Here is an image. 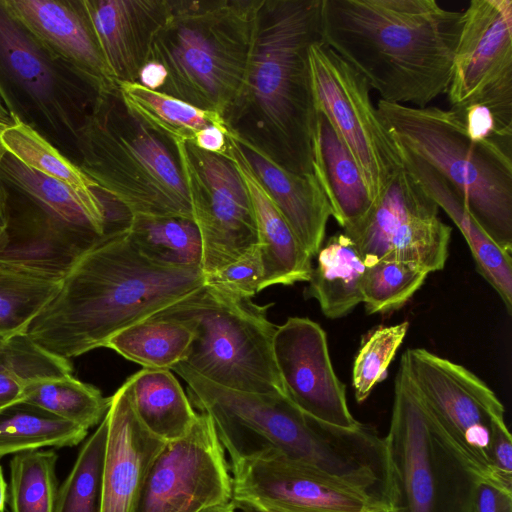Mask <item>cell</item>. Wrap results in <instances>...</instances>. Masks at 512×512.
<instances>
[{"mask_svg":"<svg viewBox=\"0 0 512 512\" xmlns=\"http://www.w3.org/2000/svg\"><path fill=\"white\" fill-rule=\"evenodd\" d=\"M222 155L229 158L238 170L254 210L263 266L260 291L273 285L308 282L313 269L312 257L265 190L237 141L229 134Z\"/></svg>","mask_w":512,"mask_h":512,"instance_id":"23","label":"cell"},{"mask_svg":"<svg viewBox=\"0 0 512 512\" xmlns=\"http://www.w3.org/2000/svg\"><path fill=\"white\" fill-rule=\"evenodd\" d=\"M239 512H369L389 508L372 494L275 451L229 462Z\"/></svg>","mask_w":512,"mask_h":512,"instance_id":"17","label":"cell"},{"mask_svg":"<svg viewBox=\"0 0 512 512\" xmlns=\"http://www.w3.org/2000/svg\"><path fill=\"white\" fill-rule=\"evenodd\" d=\"M376 108L395 143L437 170L486 234L511 254L512 141L472 138L453 109L383 100Z\"/></svg>","mask_w":512,"mask_h":512,"instance_id":"7","label":"cell"},{"mask_svg":"<svg viewBox=\"0 0 512 512\" xmlns=\"http://www.w3.org/2000/svg\"><path fill=\"white\" fill-rule=\"evenodd\" d=\"M87 433L77 424L20 401L0 410V458L43 447L75 446Z\"/></svg>","mask_w":512,"mask_h":512,"instance_id":"33","label":"cell"},{"mask_svg":"<svg viewBox=\"0 0 512 512\" xmlns=\"http://www.w3.org/2000/svg\"><path fill=\"white\" fill-rule=\"evenodd\" d=\"M366 264L353 241L337 233L317 253L307 297L315 298L330 319L349 314L363 301L362 283Z\"/></svg>","mask_w":512,"mask_h":512,"instance_id":"28","label":"cell"},{"mask_svg":"<svg viewBox=\"0 0 512 512\" xmlns=\"http://www.w3.org/2000/svg\"><path fill=\"white\" fill-rule=\"evenodd\" d=\"M343 233L366 265L399 260L431 273L445 266L452 228L440 219L437 203L404 168L389 181L367 215Z\"/></svg>","mask_w":512,"mask_h":512,"instance_id":"16","label":"cell"},{"mask_svg":"<svg viewBox=\"0 0 512 512\" xmlns=\"http://www.w3.org/2000/svg\"><path fill=\"white\" fill-rule=\"evenodd\" d=\"M462 12L435 0H322V41L388 103L426 107L447 92Z\"/></svg>","mask_w":512,"mask_h":512,"instance_id":"2","label":"cell"},{"mask_svg":"<svg viewBox=\"0 0 512 512\" xmlns=\"http://www.w3.org/2000/svg\"><path fill=\"white\" fill-rule=\"evenodd\" d=\"M262 276V259L257 245L236 261L204 276V284L235 296L252 298L261 292Z\"/></svg>","mask_w":512,"mask_h":512,"instance_id":"41","label":"cell"},{"mask_svg":"<svg viewBox=\"0 0 512 512\" xmlns=\"http://www.w3.org/2000/svg\"><path fill=\"white\" fill-rule=\"evenodd\" d=\"M10 12L52 51L107 89L118 88L99 46L84 0H3Z\"/></svg>","mask_w":512,"mask_h":512,"instance_id":"22","label":"cell"},{"mask_svg":"<svg viewBox=\"0 0 512 512\" xmlns=\"http://www.w3.org/2000/svg\"><path fill=\"white\" fill-rule=\"evenodd\" d=\"M22 401L89 430L102 421L111 397L69 374L28 383Z\"/></svg>","mask_w":512,"mask_h":512,"instance_id":"35","label":"cell"},{"mask_svg":"<svg viewBox=\"0 0 512 512\" xmlns=\"http://www.w3.org/2000/svg\"><path fill=\"white\" fill-rule=\"evenodd\" d=\"M260 4L170 0L150 55L167 71L160 92L223 118L247 75Z\"/></svg>","mask_w":512,"mask_h":512,"instance_id":"5","label":"cell"},{"mask_svg":"<svg viewBox=\"0 0 512 512\" xmlns=\"http://www.w3.org/2000/svg\"><path fill=\"white\" fill-rule=\"evenodd\" d=\"M275 363L289 400L307 416L327 425L355 429L345 385L337 377L326 333L316 322L290 317L273 338Z\"/></svg>","mask_w":512,"mask_h":512,"instance_id":"19","label":"cell"},{"mask_svg":"<svg viewBox=\"0 0 512 512\" xmlns=\"http://www.w3.org/2000/svg\"><path fill=\"white\" fill-rule=\"evenodd\" d=\"M235 140L303 248L316 256L331 209L315 175L290 172L250 144Z\"/></svg>","mask_w":512,"mask_h":512,"instance_id":"24","label":"cell"},{"mask_svg":"<svg viewBox=\"0 0 512 512\" xmlns=\"http://www.w3.org/2000/svg\"><path fill=\"white\" fill-rule=\"evenodd\" d=\"M1 410V409H0Z\"/></svg>","mask_w":512,"mask_h":512,"instance_id":"51","label":"cell"},{"mask_svg":"<svg viewBox=\"0 0 512 512\" xmlns=\"http://www.w3.org/2000/svg\"><path fill=\"white\" fill-rule=\"evenodd\" d=\"M167 79L165 67L153 60L148 61L140 70L138 83L144 87L160 91Z\"/></svg>","mask_w":512,"mask_h":512,"instance_id":"45","label":"cell"},{"mask_svg":"<svg viewBox=\"0 0 512 512\" xmlns=\"http://www.w3.org/2000/svg\"><path fill=\"white\" fill-rule=\"evenodd\" d=\"M106 436L105 415L58 488L54 512H100Z\"/></svg>","mask_w":512,"mask_h":512,"instance_id":"37","label":"cell"},{"mask_svg":"<svg viewBox=\"0 0 512 512\" xmlns=\"http://www.w3.org/2000/svg\"><path fill=\"white\" fill-rule=\"evenodd\" d=\"M9 154L25 165L66 184L94 212L109 216L95 183L71 160L29 126L14 119L0 136Z\"/></svg>","mask_w":512,"mask_h":512,"instance_id":"30","label":"cell"},{"mask_svg":"<svg viewBox=\"0 0 512 512\" xmlns=\"http://www.w3.org/2000/svg\"><path fill=\"white\" fill-rule=\"evenodd\" d=\"M398 372L455 449L476 472L492 479L494 428L505 421L496 394L464 366L423 348L406 350Z\"/></svg>","mask_w":512,"mask_h":512,"instance_id":"12","label":"cell"},{"mask_svg":"<svg viewBox=\"0 0 512 512\" xmlns=\"http://www.w3.org/2000/svg\"><path fill=\"white\" fill-rule=\"evenodd\" d=\"M226 452L211 418L198 412L190 431L155 461L136 512H202L232 498Z\"/></svg>","mask_w":512,"mask_h":512,"instance_id":"18","label":"cell"},{"mask_svg":"<svg viewBox=\"0 0 512 512\" xmlns=\"http://www.w3.org/2000/svg\"><path fill=\"white\" fill-rule=\"evenodd\" d=\"M129 237L148 260L163 266L202 270L203 246L193 219L182 217L129 218Z\"/></svg>","mask_w":512,"mask_h":512,"instance_id":"31","label":"cell"},{"mask_svg":"<svg viewBox=\"0 0 512 512\" xmlns=\"http://www.w3.org/2000/svg\"><path fill=\"white\" fill-rule=\"evenodd\" d=\"M227 134V129L210 125L199 130L191 143L206 152L222 155L227 146Z\"/></svg>","mask_w":512,"mask_h":512,"instance_id":"43","label":"cell"},{"mask_svg":"<svg viewBox=\"0 0 512 512\" xmlns=\"http://www.w3.org/2000/svg\"><path fill=\"white\" fill-rule=\"evenodd\" d=\"M429 272L399 260H380L366 265L362 296L368 314L402 308L424 284Z\"/></svg>","mask_w":512,"mask_h":512,"instance_id":"38","label":"cell"},{"mask_svg":"<svg viewBox=\"0 0 512 512\" xmlns=\"http://www.w3.org/2000/svg\"><path fill=\"white\" fill-rule=\"evenodd\" d=\"M172 145L202 238V272L208 276L258 245L254 210L229 158L201 150L191 142Z\"/></svg>","mask_w":512,"mask_h":512,"instance_id":"14","label":"cell"},{"mask_svg":"<svg viewBox=\"0 0 512 512\" xmlns=\"http://www.w3.org/2000/svg\"><path fill=\"white\" fill-rule=\"evenodd\" d=\"M62 280L0 264V339L26 334Z\"/></svg>","mask_w":512,"mask_h":512,"instance_id":"34","label":"cell"},{"mask_svg":"<svg viewBox=\"0 0 512 512\" xmlns=\"http://www.w3.org/2000/svg\"><path fill=\"white\" fill-rule=\"evenodd\" d=\"M409 328L408 321L375 329L360 347L353 365L352 385L358 403L381 382Z\"/></svg>","mask_w":512,"mask_h":512,"instance_id":"39","label":"cell"},{"mask_svg":"<svg viewBox=\"0 0 512 512\" xmlns=\"http://www.w3.org/2000/svg\"><path fill=\"white\" fill-rule=\"evenodd\" d=\"M312 168L331 216L344 231L358 224L371 209L373 200L352 154L318 110L312 134Z\"/></svg>","mask_w":512,"mask_h":512,"instance_id":"26","label":"cell"},{"mask_svg":"<svg viewBox=\"0 0 512 512\" xmlns=\"http://www.w3.org/2000/svg\"><path fill=\"white\" fill-rule=\"evenodd\" d=\"M7 500V485L0 466V512H4Z\"/></svg>","mask_w":512,"mask_h":512,"instance_id":"47","label":"cell"},{"mask_svg":"<svg viewBox=\"0 0 512 512\" xmlns=\"http://www.w3.org/2000/svg\"><path fill=\"white\" fill-rule=\"evenodd\" d=\"M0 341H1V339H0Z\"/></svg>","mask_w":512,"mask_h":512,"instance_id":"50","label":"cell"},{"mask_svg":"<svg viewBox=\"0 0 512 512\" xmlns=\"http://www.w3.org/2000/svg\"><path fill=\"white\" fill-rule=\"evenodd\" d=\"M369 512H391L389 508H381V509H377V510H373V511H369Z\"/></svg>","mask_w":512,"mask_h":512,"instance_id":"49","label":"cell"},{"mask_svg":"<svg viewBox=\"0 0 512 512\" xmlns=\"http://www.w3.org/2000/svg\"><path fill=\"white\" fill-rule=\"evenodd\" d=\"M54 450L17 453L10 462L12 512H54L57 497Z\"/></svg>","mask_w":512,"mask_h":512,"instance_id":"36","label":"cell"},{"mask_svg":"<svg viewBox=\"0 0 512 512\" xmlns=\"http://www.w3.org/2000/svg\"><path fill=\"white\" fill-rule=\"evenodd\" d=\"M28 383L9 370L0 371V409L20 402Z\"/></svg>","mask_w":512,"mask_h":512,"instance_id":"44","label":"cell"},{"mask_svg":"<svg viewBox=\"0 0 512 512\" xmlns=\"http://www.w3.org/2000/svg\"><path fill=\"white\" fill-rule=\"evenodd\" d=\"M395 142V141H394ZM404 168L443 209L464 236L479 273L512 309V256L500 248L470 215L455 188L426 161L397 144Z\"/></svg>","mask_w":512,"mask_h":512,"instance_id":"25","label":"cell"},{"mask_svg":"<svg viewBox=\"0 0 512 512\" xmlns=\"http://www.w3.org/2000/svg\"><path fill=\"white\" fill-rule=\"evenodd\" d=\"M171 370L186 382L191 404L211 418L229 462L275 451L372 495L381 492L383 437L372 427H333L304 414L286 395L230 390L182 363Z\"/></svg>","mask_w":512,"mask_h":512,"instance_id":"4","label":"cell"},{"mask_svg":"<svg viewBox=\"0 0 512 512\" xmlns=\"http://www.w3.org/2000/svg\"><path fill=\"white\" fill-rule=\"evenodd\" d=\"M105 62L117 83L138 82L170 0H84Z\"/></svg>","mask_w":512,"mask_h":512,"instance_id":"21","label":"cell"},{"mask_svg":"<svg viewBox=\"0 0 512 512\" xmlns=\"http://www.w3.org/2000/svg\"><path fill=\"white\" fill-rule=\"evenodd\" d=\"M14 121V118L8 113L5 107L0 102V136L3 129ZM5 149L0 140V159ZM6 193L0 181V238L2 237L6 228V212H5Z\"/></svg>","mask_w":512,"mask_h":512,"instance_id":"46","label":"cell"},{"mask_svg":"<svg viewBox=\"0 0 512 512\" xmlns=\"http://www.w3.org/2000/svg\"><path fill=\"white\" fill-rule=\"evenodd\" d=\"M472 512H512V487L479 477L473 494Z\"/></svg>","mask_w":512,"mask_h":512,"instance_id":"42","label":"cell"},{"mask_svg":"<svg viewBox=\"0 0 512 512\" xmlns=\"http://www.w3.org/2000/svg\"><path fill=\"white\" fill-rule=\"evenodd\" d=\"M202 512H239V511L236 509V507L234 506L232 501H230L226 504L217 505V506L208 508L206 510H203Z\"/></svg>","mask_w":512,"mask_h":512,"instance_id":"48","label":"cell"},{"mask_svg":"<svg viewBox=\"0 0 512 512\" xmlns=\"http://www.w3.org/2000/svg\"><path fill=\"white\" fill-rule=\"evenodd\" d=\"M110 91L52 51L0 0V102L14 119L77 165V133L98 96Z\"/></svg>","mask_w":512,"mask_h":512,"instance_id":"8","label":"cell"},{"mask_svg":"<svg viewBox=\"0 0 512 512\" xmlns=\"http://www.w3.org/2000/svg\"><path fill=\"white\" fill-rule=\"evenodd\" d=\"M77 166L130 217L193 219L174 146L124 105L119 88L98 96L77 133Z\"/></svg>","mask_w":512,"mask_h":512,"instance_id":"6","label":"cell"},{"mask_svg":"<svg viewBox=\"0 0 512 512\" xmlns=\"http://www.w3.org/2000/svg\"><path fill=\"white\" fill-rule=\"evenodd\" d=\"M209 285L155 314L184 323L193 339L183 362L207 381L239 392L286 395L273 353L270 306Z\"/></svg>","mask_w":512,"mask_h":512,"instance_id":"9","label":"cell"},{"mask_svg":"<svg viewBox=\"0 0 512 512\" xmlns=\"http://www.w3.org/2000/svg\"><path fill=\"white\" fill-rule=\"evenodd\" d=\"M385 500L391 512H472L476 472L398 372L383 437Z\"/></svg>","mask_w":512,"mask_h":512,"instance_id":"11","label":"cell"},{"mask_svg":"<svg viewBox=\"0 0 512 512\" xmlns=\"http://www.w3.org/2000/svg\"><path fill=\"white\" fill-rule=\"evenodd\" d=\"M192 339L184 323L153 315L120 331L104 347L143 368L171 370L184 361Z\"/></svg>","mask_w":512,"mask_h":512,"instance_id":"32","label":"cell"},{"mask_svg":"<svg viewBox=\"0 0 512 512\" xmlns=\"http://www.w3.org/2000/svg\"><path fill=\"white\" fill-rule=\"evenodd\" d=\"M126 383L137 418L156 437L176 441L196 422L198 412L169 369L143 368Z\"/></svg>","mask_w":512,"mask_h":512,"instance_id":"27","label":"cell"},{"mask_svg":"<svg viewBox=\"0 0 512 512\" xmlns=\"http://www.w3.org/2000/svg\"><path fill=\"white\" fill-rule=\"evenodd\" d=\"M322 0H261L243 86L225 116L228 134L296 174H312L309 48L322 41Z\"/></svg>","mask_w":512,"mask_h":512,"instance_id":"3","label":"cell"},{"mask_svg":"<svg viewBox=\"0 0 512 512\" xmlns=\"http://www.w3.org/2000/svg\"><path fill=\"white\" fill-rule=\"evenodd\" d=\"M100 512H136L149 473L167 442L137 418L125 383L111 396Z\"/></svg>","mask_w":512,"mask_h":512,"instance_id":"20","label":"cell"},{"mask_svg":"<svg viewBox=\"0 0 512 512\" xmlns=\"http://www.w3.org/2000/svg\"><path fill=\"white\" fill-rule=\"evenodd\" d=\"M5 189L4 247L20 265L65 276L115 224L91 210L66 184L19 161L0 159Z\"/></svg>","mask_w":512,"mask_h":512,"instance_id":"10","label":"cell"},{"mask_svg":"<svg viewBox=\"0 0 512 512\" xmlns=\"http://www.w3.org/2000/svg\"><path fill=\"white\" fill-rule=\"evenodd\" d=\"M118 88L126 108L171 144L192 142L199 130L210 125L227 129L218 113L197 108L138 82H120Z\"/></svg>","mask_w":512,"mask_h":512,"instance_id":"29","label":"cell"},{"mask_svg":"<svg viewBox=\"0 0 512 512\" xmlns=\"http://www.w3.org/2000/svg\"><path fill=\"white\" fill-rule=\"evenodd\" d=\"M446 94L454 110L486 107L512 138V0H471L462 12Z\"/></svg>","mask_w":512,"mask_h":512,"instance_id":"15","label":"cell"},{"mask_svg":"<svg viewBox=\"0 0 512 512\" xmlns=\"http://www.w3.org/2000/svg\"><path fill=\"white\" fill-rule=\"evenodd\" d=\"M128 223L113 225L80 257L31 323L26 334L40 348L67 360L78 357L204 285L200 269L145 258L129 237Z\"/></svg>","mask_w":512,"mask_h":512,"instance_id":"1","label":"cell"},{"mask_svg":"<svg viewBox=\"0 0 512 512\" xmlns=\"http://www.w3.org/2000/svg\"><path fill=\"white\" fill-rule=\"evenodd\" d=\"M9 370L27 383L72 374L69 360L46 352L27 334L0 341V371Z\"/></svg>","mask_w":512,"mask_h":512,"instance_id":"40","label":"cell"},{"mask_svg":"<svg viewBox=\"0 0 512 512\" xmlns=\"http://www.w3.org/2000/svg\"><path fill=\"white\" fill-rule=\"evenodd\" d=\"M315 110L320 111L361 170L373 202L404 165L396 143L370 96L366 79L331 48H309Z\"/></svg>","mask_w":512,"mask_h":512,"instance_id":"13","label":"cell"}]
</instances>
